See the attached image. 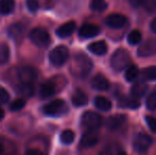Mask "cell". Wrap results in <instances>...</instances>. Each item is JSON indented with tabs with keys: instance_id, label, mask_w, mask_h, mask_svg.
Returning a JSON list of instances; mask_svg holds the SVG:
<instances>
[{
	"instance_id": "cell-33",
	"label": "cell",
	"mask_w": 156,
	"mask_h": 155,
	"mask_svg": "<svg viewBox=\"0 0 156 155\" xmlns=\"http://www.w3.org/2000/svg\"><path fill=\"white\" fill-rule=\"evenodd\" d=\"M142 5L148 12H154L156 11V0H144Z\"/></svg>"
},
{
	"instance_id": "cell-40",
	"label": "cell",
	"mask_w": 156,
	"mask_h": 155,
	"mask_svg": "<svg viewBox=\"0 0 156 155\" xmlns=\"http://www.w3.org/2000/svg\"><path fill=\"white\" fill-rule=\"evenodd\" d=\"M4 118V111L0 107V120H2Z\"/></svg>"
},
{
	"instance_id": "cell-1",
	"label": "cell",
	"mask_w": 156,
	"mask_h": 155,
	"mask_svg": "<svg viewBox=\"0 0 156 155\" xmlns=\"http://www.w3.org/2000/svg\"><path fill=\"white\" fill-rule=\"evenodd\" d=\"M93 69V62L85 54H78L76 55L72 64V73L80 78L87 77Z\"/></svg>"
},
{
	"instance_id": "cell-20",
	"label": "cell",
	"mask_w": 156,
	"mask_h": 155,
	"mask_svg": "<svg viewBox=\"0 0 156 155\" xmlns=\"http://www.w3.org/2000/svg\"><path fill=\"white\" fill-rule=\"evenodd\" d=\"M25 27L21 23H14L9 28V35L15 41H19L23 36Z\"/></svg>"
},
{
	"instance_id": "cell-29",
	"label": "cell",
	"mask_w": 156,
	"mask_h": 155,
	"mask_svg": "<svg viewBox=\"0 0 156 155\" xmlns=\"http://www.w3.org/2000/svg\"><path fill=\"white\" fill-rule=\"evenodd\" d=\"M141 33L138 30H133L127 36V41L129 45H138L141 41Z\"/></svg>"
},
{
	"instance_id": "cell-39",
	"label": "cell",
	"mask_w": 156,
	"mask_h": 155,
	"mask_svg": "<svg viewBox=\"0 0 156 155\" xmlns=\"http://www.w3.org/2000/svg\"><path fill=\"white\" fill-rule=\"evenodd\" d=\"M151 30H152L154 33H156V18H154L151 23Z\"/></svg>"
},
{
	"instance_id": "cell-19",
	"label": "cell",
	"mask_w": 156,
	"mask_h": 155,
	"mask_svg": "<svg viewBox=\"0 0 156 155\" xmlns=\"http://www.w3.org/2000/svg\"><path fill=\"white\" fill-rule=\"evenodd\" d=\"M71 102L74 106H84L88 102L86 93H84L82 90H76L71 97Z\"/></svg>"
},
{
	"instance_id": "cell-17",
	"label": "cell",
	"mask_w": 156,
	"mask_h": 155,
	"mask_svg": "<svg viewBox=\"0 0 156 155\" xmlns=\"http://www.w3.org/2000/svg\"><path fill=\"white\" fill-rule=\"evenodd\" d=\"M118 104H119L120 107L129 108V110H136L140 106V102L133 97H121L119 99Z\"/></svg>"
},
{
	"instance_id": "cell-32",
	"label": "cell",
	"mask_w": 156,
	"mask_h": 155,
	"mask_svg": "<svg viewBox=\"0 0 156 155\" xmlns=\"http://www.w3.org/2000/svg\"><path fill=\"white\" fill-rule=\"evenodd\" d=\"M146 104L149 110H151V111L156 110V93H152L149 96L148 99H147Z\"/></svg>"
},
{
	"instance_id": "cell-13",
	"label": "cell",
	"mask_w": 156,
	"mask_h": 155,
	"mask_svg": "<svg viewBox=\"0 0 156 155\" xmlns=\"http://www.w3.org/2000/svg\"><path fill=\"white\" fill-rule=\"evenodd\" d=\"M55 93H56V85L53 80L46 81L44 84H41V88H39V97L43 98V99L51 97Z\"/></svg>"
},
{
	"instance_id": "cell-21",
	"label": "cell",
	"mask_w": 156,
	"mask_h": 155,
	"mask_svg": "<svg viewBox=\"0 0 156 155\" xmlns=\"http://www.w3.org/2000/svg\"><path fill=\"white\" fill-rule=\"evenodd\" d=\"M125 121V117L123 115H116V116H112L107 120L106 126L109 130H117L119 129Z\"/></svg>"
},
{
	"instance_id": "cell-4",
	"label": "cell",
	"mask_w": 156,
	"mask_h": 155,
	"mask_svg": "<svg viewBox=\"0 0 156 155\" xmlns=\"http://www.w3.org/2000/svg\"><path fill=\"white\" fill-rule=\"evenodd\" d=\"M69 58V51L65 46H58L49 54V60L53 66H63Z\"/></svg>"
},
{
	"instance_id": "cell-6",
	"label": "cell",
	"mask_w": 156,
	"mask_h": 155,
	"mask_svg": "<svg viewBox=\"0 0 156 155\" xmlns=\"http://www.w3.org/2000/svg\"><path fill=\"white\" fill-rule=\"evenodd\" d=\"M102 121V117L94 112H85L81 118V123L87 130H98Z\"/></svg>"
},
{
	"instance_id": "cell-41",
	"label": "cell",
	"mask_w": 156,
	"mask_h": 155,
	"mask_svg": "<svg viewBox=\"0 0 156 155\" xmlns=\"http://www.w3.org/2000/svg\"><path fill=\"white\" fill-rule=\"evenodd\" d=\"M3 150H4V148H3V145H2V143H0V155H1L2 153H3Z\"/></svg>"
},
{
	"instance_id": "cell-31",
	"label": "cell",
	"mask_w": 156,
	"mask_h": 155,
	"mask_svg": "<svg viewBox=\"0 0 156 155\" xmlns=\"http://www.w3.org/2000/svg\"><path fill=\"white\" fill-rule=\"evenodd\" d=\"M25 105H26L25 100L19 98V99L14 100V101L11 103L10 108H11V111H13V112H17V111H20L21 108L25 107Z\"/></svg>"
},
{
	"instance_id": "cell-16",
	"label": "cell",
	"mask_w": 156,
	"mask_h": 155,
	"mask_svg": "<svg viewBox=\"0 0 156 155\" xmlns=\"http://www.w3.org/2000/svg\"><path fill=\"white\" fill-rule=\"evenodd\" d=\"M107 45L104 41H94L88 45V50L91 53L96 54V55H104L107 52Z\"/></svg>"
},
{
	"instance_id": "cell-30",
	"label": "cell",
	"mask_w": 156,
	"mask_h": 155,
	"mask_svg": "<svg viewBox=\"0 0 156 155\" xmlns=\"http://www.w3.org/2000/svg\"><path fill=\"white\" fill-rule=\"evenodd\" d=\"M107 3L105 0H93L90 3V9L96 12H103L106 10Z\"/></svg>"
},
{
	"instance_id": "cell-26",
	"label": "cell",
	"mask_w": 156,
	"mask_h": 155,
	"mask_svg": "<svg viewBox=\"0 0 156 155\" xmlns=\"http://www.w3.org/2000/svg\"><path fill=\"white\" fill-rule=\"evenodd\" d=\"M10 60V49L6 44L0 45V65H4Z\"/></svg>"
},
{
	"instance_id": "cell-11",
	"label": "cell",
	"mask_w": 156,
	"mask_h": 155,
	"mask_svg": "<svg viewBox=\"0 0 156 155\" xmlns=\"http://www.w3.org/2000/svg\"><path fill=\"white\" fill-rule=\"evenodd\" d=\"M106 25L113 29H120L126 23V17L121 14H111L105 20Z\"/></svg>"
},
{
	"instance_id": "cell-25",
	"label": "cell",
	"mask_w": 156,
	"mask_h": 155,
	"mask_svg": "<svg viewBox=\"0 0 156 155\" xmlns=\"http://www.w3.org/2000/svg\"><path fill=\"white\" fill-rule=\"evenodd\" d=\"M74 138H76V134L71 130H64L60 136L61 141L64 145H71L74 141Z\"/></svg>"
},
{
	"instance_id": "cell-22",
	"label": "cell",
	"mask_w": 156,
	"mask_h": 155,
	"mask_svg": "<svg viewBox=\"0 0 156 155\" xmlns=\"http://www.w3.org/2000/svg\"><path fill=\"white\" fill-rule=\"evenodd\" d=\"M94 105L98 110L102 111V112H107L112 108V102L103 96H98L94 99Z\"/></svg>"
},
{
	"instance_id": "cell-35",
	"label": "cell",
	"mask_w": 156,
	"mask_h": 155,
	"mask_svg": "<svg viewBox=\"0 0 156 155\" xmlns=\"http://www.w3.org/2000/svg\"><path fill=\"white\" fill-rule=\"evenodd\" d=\"M10 100V95L8 90L3 87L0 86V104H4Z\"/></svg>"
},
{
	"instance_id": "cell-27",
	"label": "cell",
	"mask_w": 156,
	"mask_h": 155,
	"mask_svg": "<svg viewBox=\"0 0 156 155\" xmlns=\"http://www.w3.org/2000/svg\"><path fill=\"white\" fill-rule=\"evenodd\" d=\"M138 75H139V70H138V68L135 66V65H132V66H129L126 68L124 77H125V79H126V81H129V82H133V81L136 80V78L138 77Z\"/></svg>"
},
{
	"instance_id": "cell-23",
	"label": "cell",
	"mask_w": 156,
	"mask_h": 155,
	"mask_svg": "<svg viewBox=\"0 0 156 155\" xmlns=\"http://www.w3.org/2000/svg\"><path fill=\"white\" fill-rule=\"evenodd\" d=\"M15 1L14 0H0V14L9 15L14 11Z\"/></svg>"
},
{
	"instance_id": "cell-7",
	"label": "cell",
	"mask_w": 156,
	"mask_h": 155,
	"mask_svg": "<svg viewBox=\"0 0 156 155\" xmlns=\"http://www.w3.org/2000/svg\"><path fill=\"white\" fill-rule=\"evenodd\" d=\"M151 145H152V138L149 135L144 134V133L137 134L133 140L134 149L139 153H142V152H146L147 150H149Z\"/></svg>"
},
{
	"instance_id": "cell-28",
	"label": "cell",
	"mask_w": 156,
	"mask_h": 155,
	"mask_svg": "<svg viewBox=\"0 0 156 155\" xmlns=\"http://www.w3.org/2000/svg\"><path fill=\"white\" fill-rule=\"evenodd\" d=\"M141 78L144 80L155 81L156 80V66H151L144 69L141 72Z\"/></svg>"
},
{
	"instance_id": "cell-42",
	"label": "cell",
	"mask_w": 156,
	"mask_h": 155,
	"mask_svg": "<svg viewBox=\"0 0 156 155\" xmlns=\"http://www.w3.org/2000/svg\"><path fill=\"white\" fill-rule=\"evenodd\" d=\"M117 155H127V154L125 153V152H119V153H118Z\"/></svg>"
},
{
	"instance_id": "cell-12",
	"label": "cell",
	"mask_w": 156,
	"mask_h": 155,
	"mask_svg": "<svg viewBox=\"0 0 156 155\" xmlns=\"http://www.w3.org/2000/svg\"><path fill=\"white\" fill-rule=\"evenodd\" d=\"M100 33V29L97 27L96 25H91V23H86L83 25L79 30V35L82 38H91L97 36Z\"/></svg>"
},
{
	"instance_id": "cell-37",
	"label": "cell",
	"mask_w": 156,
	"mask_h": 155,
	"mask_svg": "<svg viewBox=\"0 0 156 155\" xmlns=\"http://www.w3.org/2000/svg\"><path fill=\"white\" fill-rule=\"evenodd\" d=\"M129 4H131L133 8H139V6L142 5L144 3V0H129Z\"/></svg>"
},
{
	"instance_id": "cell-34",
	"label": "cell",
	"mask_w": 156,
	"mask_h": 155,
	"mask_svg": "<svg viewBox=\"0 0 156 155\" xmlns=\"http://www.w3.org/2000/svg\"><path fill=\"white\" fill-rule=\"evenodd\" d=\"M26 4H27L28 10H29L31 13L37 12V10H38V8H39V3L37 0H27Z\"/></svg>"
},
{
	"instance_id": "cell-8",
	"label": "cell",
	"mask_w": 156,
	"mask_h": 155,
	"mask_svg": "<svg viewBox=\"0 0 156 155\" xmlns=\"http://www.w3.org/2000/svg\"><path fill=\"white\" fill-rule=\"evenodd\" d=\"M18 78L21 83L33 84L37 80V71L31 66H25L19 70Z\"/></svg>"
},
{
	"instance_id": "cell-38",
	"label": "cell",
	"mask_w": 156,
	"mask_h": 155,
	"mask_svg": "<svg viewBox=\"0 0 156 155\" xmlns=\"http://www.w3.org/2000/svg\"><path fill=\"white\" fill-rule=\"evenodd\" d=\"M25 155H44V153L39 151V150H36V149H29V150L26 151Z\"/></svg>"
},
{
	"instance_id": "cell-10",
	"label": "cell",
	"mask_w": 156,
	"mask_h": 155,
	"mask_svg": "<svg viewBox=\"0 0 156 155\" xmlns=\"http://www.w3.org/2000/svg\"><path fill=\"white\" fill-rule=\"evenodd\" d=\"M99 141V134L97 130H87L81 138V146L84 148H91Z\"/></svg>"
},
{
	"instance_id": "cell-36",
	"label": "cell",
	"mask_w": 156,
	"mask_h": 155,
	"mask_svg": "<svg viewBox=\"0 0 156 155\" xmlns=\"http://www.w3.org/2000/svg\"><path fill=\"white\" fill-rule=\"evenodd\" d=\"M146 121H147V125L149 126V129H150L153 133H156V118L148 116V117H146Z\"/></svg>"
},
{
	"instance_id": "cell-3",
	"label": "cell",
	"mask_w": 156,
	"mask_h": 155,
	"mask_svg": "<svg viewBox=\"0 0 156 155\" xmlns=\"http://www.w3.org/2000/svg\"><path fill=\"white\" fill-rule=\"evenodd\" d=\"M68 111L67 105H66L65 101L61 99H55L53 101L49 102L46 104L43 108V112L46 116H51V117H58L62 115L66 114Z\"/></svg>"
},
{
	"instance_id": "cell-5",
	"label": "cell",
	"mask_w": 156,
	"mask_h": 155,
	"mask_svg": "<svg viewBox=\"0 0 156 155\" xmlns=\"http://www.w3.org/2000/svg\"><path fill=\"white\" fill-rule=\"evenodd\" d=\"M29 37L31 41L35 46L39 48H45L50 44V35L46 30L41 29V28H36L33 29L29 34Z\"/></svg>"
},
{
	"instance_id": "cell-14",
	"label": "cell",
	"mask_w": 156,
	"mask_h": 155,
	"mask_svg": "<svg viewBox=\"0 0 156 155\" xmlns=\"http://www.w3.org/2000/svg\"><path fill=\"white\" fill-rule=\"evenodd\" d=\"M91 87L96 90H107L109 88V82L104 76L102 75H97L94 76L91 80V83H90Z\"/></svg>"
},
{
	"instance_id": "cell-24",
	"label": "cell",
	"mask_w": 156,
	"mask_h": 155,
	"mask_svg": "<svg viewBox=\"0 0 156 155\" xmlns=\"http://www.w3.org/2000/svg\"><path fill=\"white\" fill-rule=\"evenodd\" d=\"M18 91L23 97L31 98L33 97L35 93V89L33 84H25V83H21L20 86L18 87Z\"/></svg>"
},
{
	"instance_id": "cell-18",
	"label": "cell",
	"mask_w": 156,
	"mask_h": 155,
	"mask_svg": "<svg viewBox=\"0 0 156 155\" xmlns=\"http://www.w3.org/2000/svg\"><path fill=\"white\" fill-rule=\"evenodd\" d=\"M147 89H148V86L144 82H137L131 88V95L135 99H139L144 97V93H147Z\"/></svg>"
},
{
	"instance_id": "cell-9",
	"label": "cell",
	"mask_w": 156,
	"mask_h": 155,
	"mask_svg": "<svg viewBox=\"0 0 156 155\" xmlns=\"http://www.w3.org/2000/svg\"><path fill=\"white\" fill-rule=\"evenodd\" d=\"M138 55L141 58H149V56H153L156 54V38L148 39L144 41L137 51Z\"/></svg>"
},
{
	"instance_id": "cell-2",
	"label": "cell",
	"mask_w": 156,
	"mask_h": 155,
	"mask_svg": "<svg viewBox=\"0 0 156 155\" xmlns=\"http://www.w3.org/2000/svg\"><path fill=\"white\" fill-rule=\"evenodd\" d=\"M131 56L129 53L124 49H118L114 52L111 58V66L115 71H122L129 66Z\"/></svg>"
},
{
	"instance_id": "cell-15",
	"label": "cell",
	"mask_w": 156,
	"mask_h": 155,
	"mask_svg": "<svg viewBox=\"0 0 156 155\" xmlns=\"http://www.w3.org/2000/svg\"><path fill=\"white\" fill-rule=\"evenodd\" d=\"M76 30V23L74 21H68V23H64L61 27L58 28L56 30V35L61 38H66L70 36Z\"/></svg>"
}]
</instances>
